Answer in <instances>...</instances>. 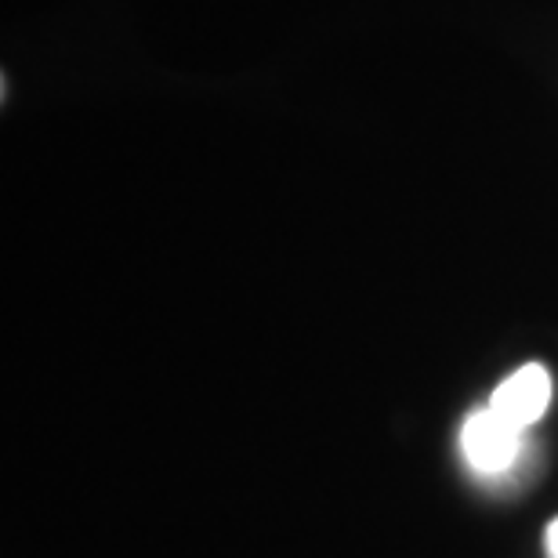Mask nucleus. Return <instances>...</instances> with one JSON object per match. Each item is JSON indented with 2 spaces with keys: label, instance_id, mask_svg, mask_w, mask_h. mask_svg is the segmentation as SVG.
I'll list each match as a JSON object with an SVG mask.
<instances>
[{
  "label": "nucleus",
  "instance_id": "f257e3e1",
  "mask_svg": "<svg viewBox=\"0 0 558 558\" xmlns=\"http://www.w3.org/2000/svg\"><path fill=\"white\" fill-rule=\"evenodd\" d=\"M461 450L468 464L483 475H500L519 461L522 453V432L508 424L494 410H475L461 428Z\"/></svg>",
  "mask_w": 558,
  "mask_h": 558
},
{
  "label": "nucleus",
  "instance_id": "f03ea898",
  "mask_svg": "<svg viewBox=\"0 0 558 558\" xmlns=\"http://www.w3.org/2000/svg\"><path fill=\"white\" fill-rule=\"evenodd\" d=\"M551 403V374L548 366L526 363L519 366L508 381L497 385V392L489 396V410L500 414L508 424H515L519 432H526L530 424L544 417V410Z\"/></svg>",
  "mask_w": 558,
  "mask_h": 558
},
{
  "label": "nucleus",
  "instance_id": "7ed1b4c3",
  "mask_svg": "<svg viewBox=\"0 0 558 558\" xmlns=\"http://www.w3.org/2000/svg\"><path fill=\"white\" fill-rule=\"evenodd\" d=\"M544 551H548V558H558V519H551L548 530H544Z\"/></svg>",
  "mask_w": 558,
  "mask_h": 558
}]
</instances>
